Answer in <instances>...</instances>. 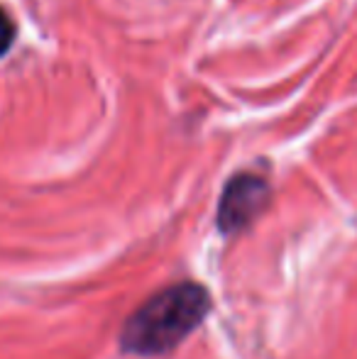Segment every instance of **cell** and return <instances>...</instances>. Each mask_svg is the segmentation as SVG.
<instances>
[{
  "instance_id": "obj_1",
  "label": "cell",
  "mask_w": 357,
  "mask_h": 359,
  "mask_svg": "<svg viewBox=\"0 0 357 359\" xmlns=\"http://www.w3.org/2000/svg\"><path fill=\"white\" fill-rule=\"evenodd\" d=\"M210 308L208 291L198 284H174L144 301L123 327L125 352L142 357L164 355L184 342Z\"/></svg>"
},
{
  "instance_id": "obj_2",
  "label": "cell",
  "mask_w": 357,
  "mask_h": 359,
  "mask_svg": "<svg viewBox=\"0 0 357 359\" xmlns=\"http://www.w3.org/2000/svg\"><path fill=\"white\" fill-rule=\"evenodd\" d=\"M269 201V186L257 174H238L225 186L218 208V225L225 235L248 227Z\"/></svg>"
},
{
  "instance_id": "obj_3",
  "label": "cell",
  "mask_w": 357,
  "mask_h": 359,
  "mask_svg": "<svg viewBox=\"0 0 357 359\" xmlns=\"http://www.w3.org/2000/svg\"><path fill=\"white\" fill-rule=\"evenodd\" d=\"M15 37H18V27H15L13 18L8 15V10L0 8V57L10 52Z\"/></svg>"
}]
</instances>
